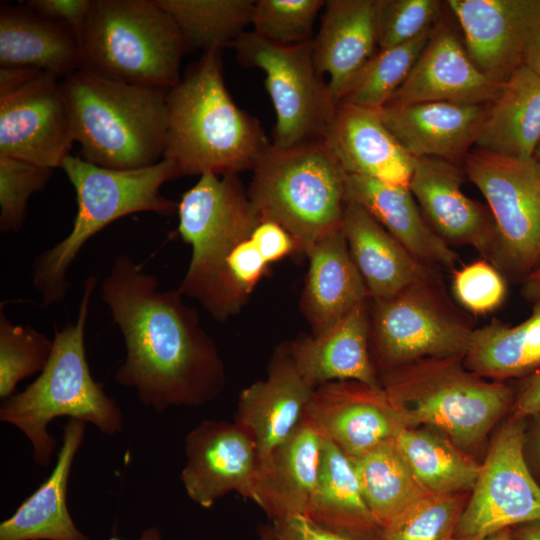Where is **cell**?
<instances>
[{
	"label": "cell",
	"mask_w": 540,
	"mask_h": 540,
	"mask_svg": "<svg viewBox=\"0 0 540 540\" xmlns=\"http://www.w3.org/2000/svg\"><path fill=\"white\" fill-rule=\"evenodd\" d=\"M101 298L123 337L126 356L115 381L136 391L145 406H201L225 383L215 343L198 311L178 289L161 290L157 277L119 254L101 284Z\"/></svg>",
	"instance_id": "1"
},
{
	"label": "cell",
	"mask_w": 540,
	"mask_h": 540,
	"mask_svg": "<svg viewBox=\"0 0 540 540\" xmlns=\"http://www.w3.org/2000/svg\"><path fill=\"white\" fill-rule=\"evenodd\" d=\"M163 158L178 176L253 170L271 146L258 120L239 108L224 82L221 50L205 51L167 93Z\"/></svg>",
	"instance_id": "2"
},
{
	"label": "cell",
	"mask_w": 540,
	"mask_h": 540,
	"mask_svg": "<svg viewBox=\"0 0 540 540\" xmlns=\"http://www.w3.org/2000/svg\"><path fill=\"white\" fill-rule=\"evenodd\" d=\"M97 278L89 276L75 322L55 328L50 359L39 376L23 391L4 400L0 421L17 427L33 448L34 462L47 467L57 442L47 430L59 417L90 423L103 434L123 430V413L106 394L104 385L93 379L85 350V327Z\"/></svg>",
	"instance_id": "3"
},
{
	"label": "cell",
	"mask_w": 540,
	"mask_h": 540,
	"mask_svg": "<svg viewBox=\"0 0 540 540\" xmlns=\"http://www.w3.org/2000/svg\"><path fill=\"white\" fill-rule=\"evenodd\" d=\"M83 159L136 169L163 157L168 90L106 79L79 69L61 83Z\"/></svg>",
	"instance_id": "4"
},
{
	"label": "cell",
	"mask_w": 540,
	"mask_h": 540,
	"mask_svg": "<svg viewBox=\"0 0 540 540\" xmlns=\"http://www.w3.org/2000/svg\"><path fill=\"white\" fill-rule=\"evenodd\" d=\"M61 168L76 193L77 211L70 233L36 256L32 282L41 306L62 302L68 292L67 272L89 239L121 217L154 212L177 213L178 203L162 196L161 186L178 177L174 165L159 162L136 169H111L68 155Z\"/></svg>",
	"instance_id": "5"
},
{
	"label": "cell",
	"mask_w": 540,
	"mask_h": 540,
	"mask_svg": "<svg viewBox=\"0 0 540 540\" xmlns=\"http://www.w3.org/2000/svg\"><path fill=\"white\" fill-rule=\"evenodd\" d=\"M81 69L170 90L180 80L183 37L156 0H93L80 40Z\"/></svg>",
	"instance_id": "6"
},
{
	"label": "cell",
	"mask_w": 540,
	"mask_h": 540,
	"mask_svg": "<svg viewBox=\"0 0 540 540\" xmlns=\"http://www.w3.org/2000/svg\"><path fill=\"white\" fill-rule=\"evenodd\" d=\"M252 172L247 192L261 220L282 226L302 253L342 227L347 174L323 140L271 145Z\"/></svg>",
	"instance_id": "7"
},
{
	"label": "cell",
	"mask_w": 540,
	"mask_h": 540,
	"mask_svg": "<svg viewBox=\"0 0 540 540\" xmlns=\"http://www.w3.org/2000/svg\"><path fill=\"white\" fill-rule=\"evenodd\" d=\"M381 386L406 427L428 424L459 447L483 439L514 402L510 387L472 373L463 356L427 358L388 370Z\"/></svg>",
	"instance_id": "8"
},
{
	"label": "cell",
	"mask_w": 540,
	"mask_h": 540,
	"mask_svg": "<svg viewBox=\"0 0 540 540\" xmlns=\"http://www.w3.org/2000/svg\"><path fill=\"white\" fill-rule=\"evenodd\" d=\"M369 314L370 344L386 371L427 358L464 356L475 329L436 269L391 298L371 300Z\"/></svg>",
	"instance_id": "9"
},
{
	"label": "cell",
	"mask_w": 540,
	"mask_h": 540,
	"mask_svg": "<svg viewBox=\"0 0 540 540\" xmlns=\"http://www.w3.org/2000/svg\"><path fill=\"white\" fill-rule=\"evenodd\" d=\"M313 39L294 45L243 33L230 47L242 66L265 72L276 123L271 145L290 149L322 141L337 104L313 61Z\"/></svg>",
	"instance_id": "10"
},
{
	"label": "cell",
	"mask_w": 540,
	"mask_h": 540,
	"mask_svg": "<svg viewBox=\"0 0 540 540\" xmlns=\"http://www.w3.org/2000/svg\"><path fill=\"white\" fill-rule=\"evenodd\" d=\"M462 167L484 196L495 224L492 264L523 281L540 267V164L474 148Z\"/></svg>",
	"instance_id": "11"
},
{
	"label": "cell",
	"mask_w": 540,
	"mask_h": 540,
	"mask_svg": "<svg viewBox=\"0 0 540 540\" xmlns=\"http://www.w3.org/2000/svg\"><path fill=\"white\" fill-rule=\"evenodd\" d=\"M57 78L36 68H0V155L62 166L75 139Z\"/></svg>",
	"instance_id": "12"
},
{
	"label": "cell",
	"mask_w": 540,
	"mask_h": 540,
	"mask_svg": "<svg viewBox=\"0 0 540 540\" xmlns=\"http://www.w3.org/2000/svg\"><path fill=\"white\" fill-rule=\"evenodd\" d=\"M178 232L192 248L178 288L196 299L221 264L260 223L237 175L204 174L178 203Z\"/></svg>",
	"instance_id": "13"
},
{
	"label": "cell",
	"mask_w": 540,
	"mask_h": 540,
	"mask_svg": "<svg viewBox=\"0 0 540 540\" xmlns=\"http://www.w3.org/2000/svg\"><path fill=\"white\" fill-rule=\"evenodd\" d=\"M522 420H509L493 439L459 516L454 540H482L540 521V485L524 457Z\"/></svg>",
	"instance_id": "14"
},
{
	"label": "cell",
	"mask_w": 540,
	"mask_h": 540,
	"mask_svg": "<svg viewBox=\"0 0 540 540\" xmlns=\"http://www.w3.org/2000/svg\"><path fill=\"white\" fill-rule=\"evenodd\" d=\"M473 64L503 84L523 65L540 27V0H448Z\"/></svg>",
	"instance_id": "15"
},
{
	"label": "cell",
	"mask_w": 540,
	"mask_h": 540,
	"mask_svg": "<svg viewBox=\"0 0 540 540\" xmlns=\"http://www.w3.org/2000/svg\"><path fill=\"white\" fill-rule=\"evenodd\" d=\"M185 453L180 480L193 502L210 508L232 491L253 501L258 453L252 437L239 424L202 421L186 436Z\"/></svg>",
	"instance_id": "16"
},
{
	"label": "cell",
	"mask_w": 540,
	"mask_h": 540,
	"mask_svg": "<svg viewBox=\"0 0 540 540\" xmlns=\"http://www.w3.org/2000/svg\"><path fill=\"white\" fill-rule=\"evenodd\" d=\"M305 416L348 457H358L395 439L406 428L382 386L335 381L315 388Z\"/></svg>",
	"instance_id": "17"
},
{
	"label": "cell",
	"mask_w": 540,
	"mask_h": 540,
	"mask_svg": "<svg viewBox=\"0 0 540 540\" xmlns=\"http://www.w3.org/2000/svg\"><path fill=\"white\" fill-rule=\"evenodd\" d=\"M463 167L437 158H417L409 188L433 230L451 247L470 246L492 263L496 228L487 206L462 191Z\"/></svg>",
	"instance_id": "18"
},
{
	"label": "cell",
	"mask_w": 540,
	"mask_h": 540,
	"mask_svg": "<svg viewBox=\"0 0 540 540\" xmlns=\"http://www.w3.org/2000/svg\"><path fill=\"white\" fill-rule=\"evenodd\" d=\"M501 86L473 64L458 35L439 23L386 106L425 102L489 104L497 97Z\"/></svg>",
	"instance_id": "19"
},
{
	"label": "cell",
	"mask_w": 540,
	"mask_h": 540,
	"mask_svg": "<svg viewBox=\"0 0 540 540\" xmlns=\"http://www.w3.org/2000/svg\"><path fill=\"white\" fill-rule=\"evenodd\" d=\"M489 104L425 102L386 106L379 112L414 159L437 158L460 165L475 146Z\"/></svg>",
	"instance_id": "20"
},
{
	"label": "cell",
	"mask_w": 540,
	"mask_h": 540,
	"mask_svg": "<svg viewBox=\"0 0 540 540\" xmlns=\"http://www.w3.org/2000/svg\"><path fill=\"white\" fill-rule=\"evenodd\" d=\"M314 390L299 373L285 347L274 356L267 377L241 391L235 422L252 437L258 465L302 421Z\"/></svg>",
	"instance_id": "21"
},
{
	"label": "cell",
	"mask_w": 540,
	"mask_h": 540,
	"mask_svg": "<svg viewBox=\"0 0 540 540\" xmlns=\"http://www.w3.org/2000/svg\"><path fill=\"white\" fill-rule=\"evenodd\" d=\"M323 141L346 174L409 187L415 159L390 132L379 111L337 104Z\"/></svg>",
	"instance_id": "22"
},
{
	"label": "cell",
	"mask_w": 540,
	"mask_h": 540,
	"mask_svg": "<svg viewBox=\"0 0 540 540\" xmlns=\"http://www.w3.org/2000/svg\"><path fill=\"white\" fill-rule=\"evenodd\" d=\"M286 348L299 373L315 388L335 381L381 386L370 355L368 300L325 332L300 337Z\"/></svg>",
	"instance_id": "23"
},
{
	"label": "cell",
	"mask_w": 540,
	"mask_h": 540,
	"mask_svg": "<svg viewBox=\"0 0 540 540\" xmlns=\"http://www.w3.org/2000/svg\"><path fill=\"white\" fill-rule=\"evenodd\" d=\"M323 441L304 416L292 434L258 465L253 501L271 522L305 515L319 477Z\"/></svg>",
	"instance_id": "24"
},
{
	"label": "cell",
	"mask_w": 540,
	"mask_h": 540,
	"mask_svg": "<svg viewBox=\"0 0 540 540\" xmlns=\"http://www.w3.org/2000/svg\"><path fill=\"white\" fill-rule=\"evenodd\" d=\"M346 198L363 207L421 264L439 271L456 269L457 253L430 226L409 187L347 174Z\"/></svg>",
	"instance_id": "25"
},
{
	"label": "cell",
	"mask_w": 540,
	"mask_h": 540,
	"mask_svg": "<svg viewBox=\"0 0 540 540\" xmlns=\"http://www.w3.org/2000/svg\"><path fill=\"white\" fill-rule=\"evenodd\" d=\"M312 45L316 70L329 75L337 104L346 85L379 50L377 0H327Z\"/></svg>",
	"instance_id": "26"
},
{
	"label": "cell",
	"mask_w": 540,
	"mask_h": 540,
	"mask_svg": "<svg viewBox=\"0 0 540 540\" xmlns=\"http://www.w3.org/2000/svg\"><path fill=\"white\" fill-rule=\"evenodd\" d=\"M305 254L309 264L301 310L311 335H319L369 300V295L349 252L343 227L322 237Z\"/></svg>",
	"instance_id": "27"
},
{
	"label": "cell",
	"mask_w": 540,
	"mask_h": 540,
	"mask_svg": "<svg viewBox=\"0 0 540 540\" xmlns=\"http://www.w3.org/2000/svg\"><path fill=\"white\" fill-rule=\"evenodd\" d=\"M87 423L69 419L51 474L0 524V540H89L75 525L67 507V486Z\"/></svg>",
	"instance_id": "28"
},
{
	"label": "cell",
	"mask_w": 540,
	"mask_h": 540,
	"mask_svg": "<svg viewBox=\"0 0 540 540\" xmlns=\"http://www.w3.org/2000/svg\"><path fill=\"white\" fill-rule=\"evenodd\" d=\"M342 227L369 299H388L430 269L417 261L363 207L346 198Z\"/></svg>",
	"instance_id": "29"
},
{
	"label": "cell",
	"mask_w": 540,
	"mask_h": 540,
	"mask_svg": "<svg viewBox=\"0 0 540 540\" xmlns=\"http://www.w3.org/2000/svg\"><path fill=\"white\" fill-rule=\"evenodd\" d=\"M0 65L29 67L67 78L81 69V49L64 23L23 4L0 6Z\"/></svg>",
	"instance_id": "30"
},
{
	"label": "cell",
	"mask_w": 540,
	"mask_h": 540,
	"mask_svg": "<svg viewBox=\"0 0 540 540\" xmlns=\"http://www.w3.org/2000/svg\"><path fill=\"white\" fill-rule=\"evenodd\" d=\"M540 143V75L520 66L489 104L475 148L518 160L534 158Z\"/></svg>",
	"instance_id": "31"
},
{
	"label": "cell",
	"mask_w": 540,
	"mask_h": 540,
	"mask_svg": "<svg viewBox=\"0 0 540 540\" xmlns=\"http://www.w3.org/2000/svg\"><path fill=\"white\" fill-rule=\"evenodd\" d=\"M305 515L356 540H377L381 531L365 502L350 457L327 438L323 441L318 481Z\"/></svg>",
	"instance_id": "32"
},
{
	"label": "cell",
	"mask_w": 540,
	"mask_h": 540,
	"mask_svg": "<svg viewBox=\"0 0 540 540\" xmlns=\"http://www.w3.org/2000/svg\"><path fill=\"white\" fill-rule=\"evenodd\" d=\"M463 361L472 373L493 381L535 372L540 367V301L516 325L493 319L475 328Z\"/></svg>",
	"instance_id": "33"
},
{
	"label": "cell",
	"mask_w": 540,
	"mask_h": 540,
	"mask_svg": "<svg viewBox=\"0 0 540 540\" xmlns=\"http://www.w3.org/2000/svg\"><path fill=\"white\" fill-rule=\"evenodd\" d=\"M350 459L365 502L381 528L429 494L412 472L395 439Z\"/></svg>",
	"instance_id": "34"
},
{
	"label": "cell",
	"mask_w": 540,
	"mask_h": 540,
	"mask_svg": "<svg viewBox=\"0 0 540 540\" xmlns=\"http://www.w3.org/2000/svg\"><path fill=\"white\" fill-rule=\"evenodd\" d=\"M395 442L429 493L455 495L473 488L481 464L465 455L451 440L406 427L397 435Z\"/></svg>",
	"instance_id": "35"
},
{
	"label": "cell",
	"mask_w": 540,
	"mask_h": 540,
	"mask_svg": "<svg viewBox=\"0 0 540 540\" xmlns=\"http://www.w3.org/2000/svg\"><path fill=\"white\" fill-rule=\"evenodd\" d=\"M188 50L230 47L252 22L253 0H156Z\"/></svg>",
	"instance_id": "36"
},
{
	"label": "cell",
	"mask_w": 540,
	"mask_h": 540,
	"mask_svg": "<svg viewBox=\"0 0 540 540\" xmlns=\"http://www.w3.org/2000/svg\"><path fill=\"white\" fill-rule=\"evenodd\" d=\"M436 27L404 44L379 49L346 85L337 104L382 110L410 73Z\"/></svg>",
	"instance_id": "37"
},
{
	"label": "cell",
	"mask_w": 540,
	"mask_h": 540,
	"mask_svg": "<svg viewBox=\"0 0 540 540\" xmlns=\"http://www.w3.org/2000/svg\"><path fill=\"white\" fill-rule=\"evenodd\" d=\"M53 339L29 325L14 324L0 310V398L16 392L17 384L46 367Z\"/></svg>",
	"instance_id": "38"
},
{
	"label": "cell",
	"mask_w": 540,
	"mask_h": 540,
	"mask_svg": "<svg viewBox=\"0 0 540 540\" xmlns=\"http://www.w3.org/2000/svg\"><path fill=\"white\" fill-rule=\"evenodd\" d=\"M462 510L457 496L429 493L382 527L377 540H454Z\"/></svg>",
	"instance_id": "39"
},
{
	"label": "cell",
	"mask_w": 540,
	"mask_h": 540,
	"mask_svg": "<svg viewBox=\"0 0 540 540\" xmlns=\"http://www.w3.org/2000/svg\"><path fill=\"white\" fill-rule=\"evenodd\" d=\"M324 0H257L252 14L253 32L281 45L312 40L313 24Z\"/></svg>",
	"instance_id": "40"
},
{
	"label": "cell",
	"mask_w": 540,
	"mask_h": 540,
	"mask_svg": "<svg viewBox=\"0 0 540 540\" xmlns=\"http://www.w3.org/2000/svg\"><path fill=\"white\" fill-rule=\"evenodd\" d=\"M53 169L0 155V231H19L25 221L28 201L44 189Z\"/></svg>",
	"instance_id": "41"
},
{
	"label": "cell",
	"mask_w": 540,
	"mask_h": 540,
	"mask_svg": "<svg viewBox=\"0 0 540 540\" xmlns=\"http://www.w3.org/2000/svg\"><path fill=\"white\" fill-rule=\"evenodd\" d=\"M438 0H377L379 49L409 42L433 30L441 20Z\"/></svg>",
	"instance_id": "42"
},
{
	"label": "cell",
	"mask_w": 540,
	"mask_h": 540,
	"mask_svg": "<svg viewBox=\"0 0 540 540\" xmlns=\"http://www.w3.org/2000/svg\"><path fill=\"white\" fill-rule=\"evenodd\" d=\"M452 276V292L464 310L473 315L495 311L507 294L505 275L485 259L456 268Z\"/></svg>",
	"instance_id": "43"
},
{
	"label": "cell",
	"mask_w": 540,
	"mask_h": 540,
	"mask_svg": "<svg viewBox=\"0 0 540 540\" xmlns=\"http://www.w3.org/2000/svg\"><path fill=\"white\" fill-rule=\"evenodd\" d=\"M23 4L53 21L66 24L76 35L78 41L84 30L91 0H29Z\"/></svg>",
	"instance_id": "44"
},
{
	"label": "cell",
	"mask_w": 540,
	"mask_h": 540,
	"mask_svg": "<svg viewBox=\"0 0 540 540\" xmlns=\"http://www.w3.org/2000/svg\"><path fill=\"white\" fill-rule=\"evenodd\" d=\"M274 540H356L329 530L304 514L272 521Z\"/></svg>",
	"instance_id": "45"
},
{
	"label": "cell",
	"mask_w": 540,
	"mask_h": 540,
	"mask_svg": "<svg viewBox=\"0 0 540 540\" xmlns=\"http://www.w3.org/2000/svg\"><path fill=\"white\" fill-rule=\"evenodd\" d=\"M511 408L513 421L540 413V367L529 375Z\"/></svg>",
	"instance_id": "46"
},
{
	"label": "cell",
	"mask_w": 540,
	"mask_h": 540,
	"mask_svg": "<svg viewBox=\"0 0 540 540\" xmlns=\"http://www.w3.org/2000/svg\"><path fill=\"white\" fill-rule=\"evenodd\" d=\"M521 293L527 301L533 303L540 301V267L523 280Z\"/></svg>",
	"instance_id": "47"
},
{
	"label": "cell",
	"mask_w": 540,
	"mask_h": 540,
	"mask_svg": "<svg viewBox=\"0 0 540 540\" xmlns=\"http://www.w3.org/2000/svg\"><path fill=\"white\" fill-rule=\"evenodd\" d=\"M523 64L540 75V27L526 49Z\"/></svg>",
	"instance_id": "48"
},
{
	"label": "cell",
	"mask_w": 540,
	"mask_h": 540,
	"mask_svg": "<svg viewBox=\"0 0 540 540\" xmlns=\"http://www.w3.org/2000/svg\"><path fill=\"white\" fill-rule=\"evenodd\" d=\"M511 532L514 540H540V521L513 527Z\"/></svg>",
	"instance_id": "49"
},
{
	"label": "cell",
	"mask_w": 540,
	"mask_h": 540,
	"mask_svg": "<svg viewBox=\"0 0 540 540\" xmlns=\"http://www.w3.org/2000/svg\"><path fill=\"white\" fill-rule=\"evenodd\" d=\"M108 540H121L118 537H111ZM138 540H162L160 529L156 526L146 528Z\"/></svg>",
	"instance_id": "50"
},
{
	"label": "cell",
	"mask_w": 540,
	"mask_h": 540,
	"mask_svg": "<svg viewBox=\"0 0 540 540\" xmlns=\"http://www.w3.org/2000/svg\"><path fill=\"white\" fill-rule=\"evenodd\" d=\"M482 540H514V538H513L511 529H504Z\"/></svg>",
	"instance_id": "51"
},
{
	"label": "cell",
	"mask_w": 540,
	"mask_h": 540,
	"mask_svg": "<svg viewBox=\"0 0 540 540\" xmlns=\"http://www.w3.org/2000/svg\"><path fill=\"white\" fill-rule=\"evenodd\" d=\"M259 540H274L272 524L266 525L261 528Z\"/></svg>",
	"instance_id": "52"
},
{
	"label": "cell",
	"mask_w": 540,
	"mask_h": 540,
	"mask_svg": "<svg viewBox=\"0 0 540 540\" xmlns=\"http://www.w3.org/2000/svg\"><path fill=\"white\" fill-rule=\"evenodd\" d=\"M534 159L540 164V143L535 151Z\"/></svg>",
	"instance_id": "53"
},
{
	"label": "cell",
	"mask_w": 540,
	"mask_h": 540,
	"mask_svg": "<svg viewBox=\"0 0 540 540\" xmlns=\"http://www.w3.org/2000/svg\"><path fill=\"white\" fill-rule=\"evenodd\" d=\"M539 454H540V440H539Z\"/></svg>",
	"instance_id": "54"
}]
</instances>
